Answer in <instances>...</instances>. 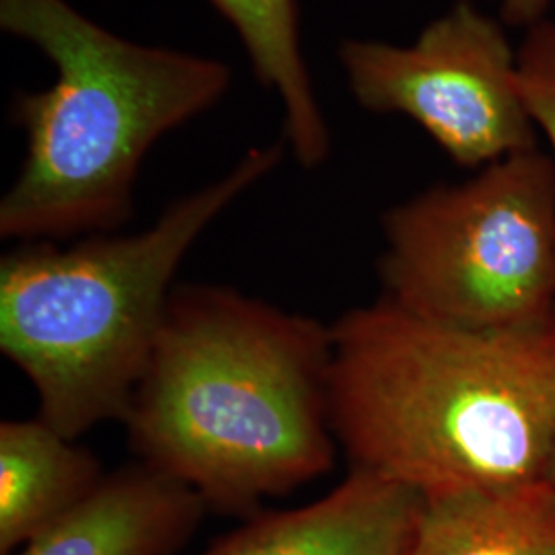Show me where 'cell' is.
Wrapping results in <instances>:
<instances>
[{
    "label": "cell",
    "mask_w": 555,
    "mask_h": 555,
    "mask_svg": "<svg viewBox=\"0 0 555 555\" xmlns=\"http://www.w3.org/2000/svg\"><path fill=\"white\" fill-rule=\"evenodd\" d=\"M334 334L229 286H176L121 424L210 511L254 515L332 472Z\"/></svg>",
    "instance_id": "6da1fadb"
},
{
    "label": "cell",
    "mask_w": 555,
    "mask_h": 555,
    "mask_svg": "<svg viewBox=\"0 0 555 555\" xmlns=\"http://www.w3.org/2000/svg\"><path fill=\"white\" fill-rule=\"evenodd\" d=\"M332 426L350 469L422 496L545 479L555 451V311L472 330L389 298L337 319Z\"/></svg>",
    "instance_id": "7a4b0ae2"
},
{
    "label": "cell",
    "mask_w": 555,
    "mask_h": 555,
    "mask_svg": "<svg viewBox=\"0 0 555 555\" xmlns=\"http://www.w3.org/2000/svg\"><path fill=\"white\" fill-rule=\"evenodd\" d=\"M0 27L56 68L50 89L23 93L11 109L27 153L0 202L4 238L114 231L132 215L151 146L231 87L224 62L124 40L66 0H0Z\"/></svg>",
    "instance_id": "3957f363"
},
{
    "label": "cell",
    "mask_w": 555,
    "mask_h": 555,
    "mask_svg": "<svg viewBox=\"0 0 555 555\" xmlns=\"http://www.w3.org/2000/svg\"><path fill=\"white\" fill-rule=\"evenodd\" d=\"M284 144L251 149L215 183L173 202L146 231L70 247L27 241L0 261V350L36 389L38 417L79 438L124 420L153 354L181 259Z\"/></svg>",
    "instance_id": "277c9868"
},
{
    "label": "cell",
    "mask_w": 555,
    "mask_h": 555,
    "mask_svg": "<svg viewBox=\"0 0 555 555\" xmlns=\"http://www.w3.org/2000/svg\"><path fill=\"white\" fill-rule=\"evenodd\" d=\"M380 227L383 297L420 318L500 330L555 311V163L539 146L397 204Z\"/></svg>",
    "instance_id": "5b68a950"
},
{
    "label": "cell",
    "mask_w": 555,
    "mask_h": 555,
    "mask_svg": "<svg viewBox=\"0 0 555 555\" xmlns=\"http://www.w3.org/2000/svg\"><path fill=\"white\" fill-rule=\"evenodd\" d=\"M337 56L366 112L414 119L459 167L483 169L537 149L518 50L474 0H456L410 46L346 40Z\"/></svg>",
    "instance_id": "8992f818"
},
{
    "label": "cell",
    "mask_w": 555,
    "mask_h": 555,
    "mask_svg": "<svg viewBox=\"0 0 555 555\" xmlns=\"http://www.w3.org/2000/svg\"><path fill=\"white\" fill-rule=\"evenodd\" d=\"M422 494L350 469L327 496L295 511L254 516L202 555H405Z\"/></svg>",
    "instance_id": "52a82bcc"
},
{
    "label": "cell",
    "mask_w": 555,
    "mask_h": 555,
    "mask_svg": "<svg viewBox=\"0 0 555 555\" xmlns=\"http://www.w3.org/2000/svg\"><path fill=\"white\" fill-rule=\"evenodd\" d=\"M206 511L188 483L139 461L103 477L13 555H173Z\"/></svg>",
    "instance_id": "ba28073f"
},
{
    "label": "cell",
    "mask_w": 555,
    "mask_h": 555,
    "mask_svg": "<svg viewBox=\"0 0 555 555\" xmlns=\"http://www.w3.org/2000/svg\"><path fill=\"white\" fill-rule=\"evenodd\" d=\"M405 555H555V490L533 479L426 494Z\"/></svg>",
    "instance_id": "9c48e42d"
},
{
    "label": "cell",
    "mask_w": 555,
    "mask_h": 555,
    "mask_svg": "<svg viewBox=\"0 0 555 555\" xmlns=\"http://www.w3.org/2000/svg\"><path fill=\"white\" fill-rule=\"evenodd\" d=\"M41 417L0 424V554L13 555L89 496L100 459Z\"/></svg>",
    "instance_id": "30bf717a"
},
{
    "label": "cell",
    "mask_w": 555,
    "mask_h": 555,
    "mask_svg": "<svg viewBox=\"0 0 555 555\" xmlns=\"http://www.w3.org/2000/svg\"><path fill=\"white\" fill-rule=\"evenodd\" d=\"M243 41L259 82L284 105V139L307 169L330 155V128L319 107L298 40L297 0H210Z\"/></svg>",
    "instance_id": "8fae6325"
},
{
    "label": "cell",
    "mask_w": 555,
    "mask_h": 555,
    "mask_svg": "<svg viewBox=\"0 0 555 555\" xmlns=\"http://www.w3.org/2000/svg\"><path fill=\"white\" fill-rule=\"evenodd\" d=\"M518 85L537 132L550 142L555 163V21L527 29L518 48Z\"/></svg>",
    "instance_id": "7c38bea8"
},
{
    "label": "cell",
    "mask_w": 555,
    "mask_h": 555,
    "mask_svg": "<svg viewBox=\"0 0 555 555\" xmlns=\"http://www.w3.org/2000/svg\"><path fill=\"white\" fill-rule=\"evenodd\" d=\"M500 21L515 27H533L539 21L547 20L552 0H496Z\"/></svg>",
    "instance_id": "4fadbf2b"
},
{
    "label": "cell",
    "mask_w": 555,
    "mask_h": 555,
    "mask_svg": "<svg viewBox=\"0 0 555 555\" xmlns=\"http://www.w3.org/2000/svg\"><path fill=\"white\" fill-rule=\"evenodd\" d=\"M545 479L552 483V488L555 490V451L554 456H552V463H550V469H547V476Z\"/></svg>",
    "instance_id": "5bb4252c"
}]
</instances>
